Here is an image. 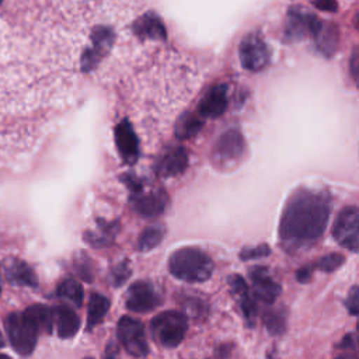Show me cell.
Segmentation results:
<instances>
[{"mask_svg": "<svg viewBox=\"0 0 359 359\" xmlns=\"http://www.w3.org/2000/svg\"><path fill=\"white\" fill-rule=\"evenodd\" d=\"M334 240L349 251L359 252V208H344L332 224Z\"/></svg>", "mask_w": 359, "mask_h": 359, "instance_id": "obj_6", "label": "cell"}, {"mask_svg": "<svg viewBox=\"0 0 359 359\" xmlns=\"http://www.w3.org/2000/svg\"><path fill=\"white\" fill-rule=\"evenodd\" d=\"M130 276V266L128 261L121 262L112 269V282L115 286H121Z\"/></svg>", "mask_w": 359, "mask_h": 359, "instance_id": "obj_31", "label": "cell"}, {"mask_svg": "<svg viewBox=\"0 0 359 359\" xmlns=\"http://www.w3.org/2000/svg\"><path fill=\"white\" fill-rule=\"evenodd\" d=\"M56 294L62 299H66L72 302L76 306H81L83 299H84V292L81 285L74 280V279H65L63 282L59 283Z\"/></svg>", "mask_w": 359, "mask_h": 359, "instance_id": "obj_25", "label": "cell"}, {"mask_svg": "<svg viewBox=\"0 0 359 359\" xmlns=\"http://www.w3.org/2000/svg\"><path fill=\"white\" fill-rule=\"evenodd\" d=\"M345 262V257L339 252H331L327 255H323L320 259H317L314 264L302 266L297 272H296V278L299 282L304 283L309 282V279L311 278L314 271H324V272H334L335 269H338L342 264Z\"/></svg>", "mask_w": 359, "mask_h": 359, "instance_id": "obj_21", "label": "cell"}, {"mask_svg": "<svg viewBox=\"0 0 359 359\" xmlns=\"http://www.w3.org/2000/svg\"><path fill=\"white\" fill-rule=\"evenodd\" d=\"M164 237V229L161 226H150L143 230V233L139 237L137 248L140 251H149L154 247H157Z\"/></svg>", "mask_w": 359, "mask_h": 359, "instance_id": "obj_28", "label": "cell"}, {"mask_svg": "<svg viewBox=\"0 0 359 359\" xmlns=\"http://www.w3.org/2000/svg\"><path fill=\"white\" fill-rule=\"evenodd\" d=\"M349 70H351V76H352L355 84L359 87V49H355L352 52L351 62H349Z\"/></svg>", "mask_w": 359, "mask_h": 359, "instance_id": "obj_33", "label": "cell"}, {"mask_svg": "<svg viewBox=\"0 0 359 359\" xmlns=\"http://www.w3.org/2000/svg\"><path fill=\"white\" fill-rule=\"evenodd\" d=\"M213 268L212 258L196 247L178 248L168 259L170 273L189 283L208 280L212 276Z\"/></svg>", "mask_w": 359, "mask_h": 359, "instance_id": "obj_2", "label": "cell"}, {"mask_svg": "<svg viewBox=\"0 0 359 359\" xmlns=\"http://www.w3.org/2000/svg\"><path fill=\"white\" fill-rule=\"evenodd\" d=\"M25 311L32 317V320L39 325L41 331L50 332L53 325V311L52 309L42 306V304H34L25 309Z\"/></svg>", "mask_w": 359, "mask_h": 359, "instance_id": "obj_26", "label": "cell"}, {"mask_svg": "<svg viewBox=\"0 0 359 359\" xmlns=\"http://www.w3.org/2000/svg\"><path fill=\"white\" fill-rule=\"evenodd\" d=\"M229 286L231 293L236 296V299L240 303L243 316L250 327H254L255 318L258 316V307L255 303V299L250 296L248 285L240 275H231L229 276Z\"/></svg>", "mask_w": 359, "mask_h": 359, "instance_id": "obj_18", "label": "cell"}, {"mask_svg": "<svg viewBox=\"0 0 359 359\" xmlns=\"http://www.w3.org/2000/svg\"><path fill=\"white\" fill-rule=\"evenodd\" d=\"M187 318L180 311H164L157 314L150 323L153 339L164 348L178 346L187 334Z\"/></svg>", "mask_w": 359, "mask_h": 359, "instance_id": "obj_5", "label": "cell"}, {"mask_svg": "<svg viewBox=\"0 0 359 359\" xmlns=\"http://www.w3.org/2000/svg\"><path fill=\"white\" fill-rule=\"evenodd\" d=\"M229 105L227 84H216L210 87L198 104L196 112L202 118H219L224 114Z\"/></svg>", "mask_w": 359, "mask_h": 359, "instance_id": "obj_16", "label": "cell"}, {"mask_svg": "<svg viewBox=\"0 0 359 359\" xmlns=\"http://www.w3.org/2000/svg\"><path fill=\"white\" fill-rule=\"evenodd\" d=\"M358 344H359V324H358Z\"/></svg>", "mask_w": 359, "mask_h": 359, "instance_id": "obj_37", "label": "cell"}, {"mask_svg": "<svg viewBox=\"0 0 359 359\" xmlns=\"http://www.w3.org/2000/svg\"><path fill=\"white\" fill-rule=\"evenodd\" d=\"M115 144L123 163L130 165L137 161L139 140L129 119L126 118L115 126Z\"/></svg>", "mask_w": 359, "mask_h": 359, "instance_id": "obj_14", "label": "cell"}, {"mask_svg": "<svg viewBox=\"0 0 359 359\" xmlns=\"http://www.w3.org/2000/svg\"><path fill=\"white\" fill-rule=\"evenodd\" d=\"M161 294L149 280H137L128 289L126 309L133 313H149L161 304Z\"/></svg>", "mask_w": 359, "mask_h": 359, "instance_id": "obj_9", "label": "cell"}, {"mask_svg": "<svg viewBox=\"0 0 359 359\" xmlns=\"http://www.w3.org/2000/svg\"><path fill=\"white\" fill-rule=\"evenodd\" d=\"M313 4L321 10V11H327V13H334L338 8V3L337 0H313Z\"/></svg>", "mask_w": 359, "mask_h": 359, "instance_id": "obj_34", "label": "cell"}, {"mask_svg": "<svg viewBox=\"0 0 359 359\" xmlns=\"http://www.w3.org/2000/svg\"><path fill=\"white\" fill-rule=\"evenodd\" d=\"M355 25H356V28L359 29V14H358L356 18H355Z\"/></svg>", "mask_w": 359, "mask_h": 359, "instance_id": "obj_35", "label": "cell"}, {"mask_svg": "<svg viewBox=\"0 0 359 359\" xmlns=\"http://www.w3.org/2000/svg\"><path fill=\"white\" fill-rule=\"evenodd\" d=\"M245 151L244 136L238 129H227L215 142L210 151V163L216 170L231 171L240 163Z\"/></svg>", "mask_w": 359, "mask_h": 359, "instance_id": "obj_3", "label": "cell"}, {"mask_svg": "<svg viewBox=\"0 0 359 359\" xmlns=\"http://www.w3.org/2000/svg\"><path fill=\"white\" fill-rule=\"evenodd\" d=\"M133 32L140 39L164 41L167 38L164 24L154 13H146L144 15L139 17L133 24Z\"/></svg>", "mask_w": 359, "mask_h": 359, "instance_id": "obj_19", "label": "cell"}, {"mask_svg": "<svg viewBox=\"0 0 359 359\" xmlns=\"http://www.w3.org/2000/svg\"><path fill=\"white\" fill-rule=\"evenodd\" d=\"M314 42L321 53L325 56H332L338 48V41H339V34L338 29L334 24H327L321 22L320 28L314 34Z\"/></svg>", "mask_w": 359, "mask_h": 359, "instance_id": "obj_22", "label": "cell"}, {"mask_svg": "<svg viewBox=\"0 0 359 359\" xmlns=\"http://www.w3.org/2000/svg\"><path fill=\"white\" fill-rule=\"evenodd\" d=\"M250 279L252 282V294L259 302L272 304L280 294V285L272 278L271 272L265 266H254L250 271Z\"/></svg>", "mask_w": 359, "mask_h": 359, "instance_id": "obj_12", "label": "cell"}, {"mask_svg": "<svg viewBox=\"0 0 359 359\" xmlns=\"http://www.w3.org/2000/svg\"><path fill=\"white\" fill-rule=\"evenodd\" d=\"M345 307L352 316H359V286L351 287L346 299H345Z\"/></svg>", "mask_w": 359, "mask_h": 359, "instance_id": "obj_32", "label": "cell"}, {"mask_svg": "<svg viewBox=\"0 0 359 359\" xmlns=\"http://www.w3.org/2000/svg\"><path fill=\"white\" fill-rule=\"evenodd\" d=\"M130 202L133 209L143 217L151 219L160 216L167 205H168V195L164 189L143 192V189L137 192H132Z\"/></svg>", "mask_w": 359, "mask_h": 359, "instance_id": "obj_11", "label": "cell"}, {"mask_svg": "<svg viewBox=\"0 0 359 359\" xmlns=\"http://www.w3.org/2000/svg\"><path fill=\"white\" fill-rule=\"evenodd\" d=\"M0 1H1V0H0Z\"/></svg>", "mask_w": 359, "mask_h": 359, "instance_id": "obj_39", "label": "cell"}, {"mask_svg": "<svg viewBox=\"0 0 359 359\" xmlns=\"http://www.w3.org/2000/svg\"><path fill=\"white\" fill-rule=\"evenodd\" d=\"M109 300L100 293H91L90 302H88V314H87V325L88 330L94 328L98 323H101L105 317V314L109 310Z\"/></svg>", "mask_w": 359, "mask_h": 359, "instance_id": "obj_24", "label": "cell"}, {"mask_svg": "<svg viewBox=\"0 0 359 359\" xmlns=\"http://www.w3.org/2000/svg\"><path fill=\"white\" fill-rule=\"evenodd\" d=\"M264 324L272 335H279L285 331L286 313L283 311V309L268 310L264 314Z\"/></svg>", "mask_w": 359, "mask_h": 359, "instance_id": "obj_29", "label": "cell"}, {"mask_svg": "<svg viewBox=\"0 0 359 359\" xmlns=\"http://www.w3.org/2000/svg\"><path fill=\"white\" fill-rule=\"evenodd\" d=\"M4 345V339H3V335H1V332H0V348Z\"/></svg>", "mask_w": 359, "mask_h": 359, "instance_id": "obj_36", "label": "cell"}, {"mask_svg": "<svg viewBox=\"0 0 359 359\" xmlns=\"http://www.w3.org/2000/svg\"><path fill=\"white\" fill-rule=\"evenodd\" d=\"M188 167V153L184 147L177 146L168 149L156 163V174L161 178H171L181 175Z\"/></svg>", "mask_w": 359, "mask_h": 359, "instance_id": "obj_17", "label": "cell"}, {"mask_svg": "<svg viewBox=\"0 0 359 359\" xmlns=\"http://www.w3.org/2000/svg\"><path fill=\"white\" fill-rule=\"evenodd\" d=\"M203 126V118L198 112L182 114L175 123V135L181 140L191 139L196 136Z\"/></svg>", "mask_w": 359, "mask_h": 359, "instance_id": "obj_23", "label": "cell"}, {"mask_svg": "<svg viewBox=\"0 0 359 359\" xmlns=\"http://www.w3.org/2000/svg\"><path fill=\"white\" fill-rule=\"evenodd\" d=\"M0 290H1V287H0Z\"/></svg>", "mask_w": 359, "mask_h": 359, "instance_id": "obj_38", "label": "cell"}, {"mask_svg": "<svg viewBox=\"0 0 359 359\" xmlns=\"http://www.w3.org/2000/svg\"><path fill=\"white\" fill-rule=\"evenodd\" d=\"M323 21L316 15L302 13L299 10H292L287 15V22L285 28V38L287 41H300L304 36H314Z\"/></svg>", "mask_w": 359, "mask_h": 359, "instance_id": "obj_13", "label": "cell"}, {"mask_svg": "<svg viewBox=\"0 0 359 359\" xmlns=\"http://www.w3.org/2000/svg\"><path fill=\"white\" fill-rule=\"evenodd\" d=\"M114 43V32L109 28H97L91 34L90 46L84 50L80 66L83 72H90L98 66L102 57H105Z\"/></svg>", "mask_w": 359, "mask_h": 359, "instance_id": "obj_10", "label": "cell"}, {"mask_svg": "<svg viewBox=\"0 0 359 359\" xmlns=\"http://www.w3.org/2000/svg\"><path fill=\"white\" fill-rule=\"evenodd\" d=\"M238 56L245 70L261 72L268 66L271 52L262 36L257 32H251L241 39L238 46Z\"/></svg>", "mask_w": 359, "mask_h": 359, "instance_id": "obj_7", "label": "cell"}, {"mask_svg": "<svg viewBox=\"0 0 359 359\" xmlns=\"http://www.w3.org/2000/svg\"><path fill=\"white\" fill-rule=\"evenodd\" d=\"M116 334L119 342L129 355L135 358H143L149 353L144 327L139 320L129 316L122 317L118 323Z\"/></svg>", "mask_w": 359, "mask_h": 359, "instance_id": "obj_8", "label": "cell"}, {"mask_svg": "<svg viewBox=\"0 0 359 359\" xmlns=\"http://www.w3.org/2000/svg\"><path fill=\"white\" fill-rule=\"evenodd\" d=\"M0 271L4 279L17 286L35 287L38 285V278L34 269L24 261L15 257H7L0 264Z\"/></svg>", "mask_w": 359, "mask_h": 359, "instance_id": "obj_15", "label": "cell"}, {"mask_svg": "<svg viewBox=\"0 0 359 359\" xmlns=\"http://www.w3.org/2000/svg\"><path fill=\"white\" fill-rule=\"evenodd\" d=\"M331 196L324 189L299 188L286 201L279 220V243L290 254L314 245L324 234Z\"/></svg>", "mask_w": 359, "mask_h": 359, "instance_id": "obj_1", "label": "cell"}, {"mask_svg": "<svg viewBox=\"0 0 359 359\" xmlns=\"http://www.w3.org/2000/svg\"><path fill=\"white\" fill-rule=\"evenodd\" d=\"M116 230H118L116 224L101 222V224H98V231L86 234V241L93 245H97V247L108 245L114 240Z\"/></svg>", "mask_w": 359, "mask_h": 359, "instance_id": "obj_27", "label": "cell"}, {"mask_svg": "<svg viewBox=\"0 0 359 359\" xmlns=\"http://www.w3.org/2000/svg\"><path fill=\"white\" fill-rule=\"evenodd\" d=\"M52 311H53V321L56 323V328H57V335L63 339L74 337L80 327V318L76 314V311L66 304H59L53 307Z\"/></svg>", "mask_w": 359, "mask_h": 359, "instance_id": "obj_20", "label": "cell"}, {"mask_svg": "<svg viewBox=\"0 0 359 359\" xmlns=\"http://www.w3.org/2000/svg\"><path fill=\"white\" fill-rule=\"evenodd\" d=\"M271 254V247L268 244H259L255 247H247L240 251V259L248 261V259H255V258H262Z\"/></svg>", "mask_w": 359, "mask_h": 359, "instance_id": "obj_30", "label": "cell"}, {"mask_svg": "<svg viewBox=\"0 0 359 359\" xmlns=\"http://www.w3.org/2000/svg\"><path fill=\"white\" fill-rule=\"evenodd\" d=\"M4 328L17 353L29 355L34 351L41 328L27 311L8 314L4 320Z\"/></svg>", "mask_w": 359, "mask_h": 359, "instance_id": "obj_4", "label": "cell"}]
</instances>
